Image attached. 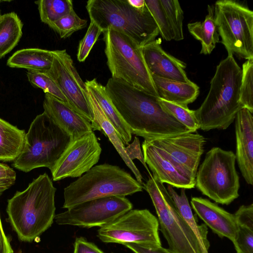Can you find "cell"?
<instances>
[{
  "mask_svg": "<svg viewBox=\"0 0 253 253\" xmlns=\"http://www.w3.org/2000/svg\"><path fill=\"white\" fill-rule=\"evenodd\" d=\"M105 87L131 134L153 140L192 132L162 108L158 97L112 77Z\"/></svg>",
  "mask_w": 253,
  "mask_h": 253,
  "instance_id": "obj_1",
  "label": "cell"
},
{
  "mask_svg": "<svg viewBox=\"0 0 253 253\" xmlns=\"http://www.w3.org/2000/svg\"><path fill=\"white\" fill-rule=\"evenodd\" d=\"M56 191L44 173L8 200V219L20 240L32 242L51 226L55 216Z\"/></svg>",
  "mask_w": 253,
  "mask_h": 253,
  "instance_id": "obj_2",
  "label": "cell"
},
{
  "mask_svg": "<svg viewBox=\"0 0 253 253\" xmlns=\"http://www.w3.org/2000/svg\"><path fill=\"white\" fill-rule=\"evenodd\" d=\"M242 69L233 55L228 54L217 66L209 93L195 110L200 128L204 131L226 129L243 109L240 102Z\"/></svg>",
  "mask_w": 253,
  "mask_h": 253,
  "instance_id": "obj_3",
  "label": "cell"
},
{
  "mask_svg": "<svg viewBox=\"0 0 253 253\" xmlns=\"http://www.w3.org/2000/svg\"><path fill=\"white\" fill-rule=\"evenodd\" d=\"M85 7L90 21L103 32L108 29L117 31L128 36L141 47L156 40L159 34L146 7L137 9L126 0H89Z\"/></svg>",
  "mask_w": 253,
  "mask_h": 253,
  "instance_id": "obj_4",
  "label": "cell"
},
{
  "mask_svg": "<svg viewBox=\"0 0 253 253\" xmlns=\"http://www.w3.org/2000/svg\"><path fill=\"white\" fill-rule=\"evenodd\" d=\"M143 186L117 166L96 165L64 189L62 208L69 209L90 200L124 196L141 192Z\"/></svg>",
  "mask_w": 253,
  "mask_h": 253,
  "instance_id": "obj_5",
  "label": "cell"
},
{
  "mask_svg": "<svg viewBox=\"0 0 253 253\" xmlns=\"http://www.w3.org/2000/svg\"><path fill=\"white\" fill-rule=\"evenodd\" d=\"M72 141L71 136L43 112L30 124L22 151L12 165L25 172L42 167L51 170Z\"/></svg>",
  "mask_w": 253,
  "mask_h": 253,
  "instance_id": "obj_6",
  "label": "cell"
},
{
  "mask_svg": "<svg viewBox=\"0 0 253 253\" xmlns=\"http://www.w3.org/2000/svg\"><path fill=\"white\" fill-rule=\"evenodd\" d=\"M107 64L112 78L158 97L142 47L126 35L111 29L103 32Z\"/></svg>",
  "mask_w": 253,
  "mask_h": 253,
  "instance_id": "obj_7",
  "label": "cell"
},
{
  "mask_svg": "<svg viewBox=\"0 0 253 253\" xmlns=\"http://www.w3.org/2000/svg\"><path fill=\"white\" fill-rule=\"evenodd\" d=\"M143 188L148 193L158 216L160 230L172 253H208L177 211L164 183L150 176Z\"/></svg>",
  "mask_w": 253,
  "mask_h": 253,
  "instance_id": "obj_8",
  "label": "cell"
},
{
  "mask_svg": "<svg viewBox=\"0 0 253 253\" xmlns=\"http://www.w3.org/2000/svg\"><path fill=\"white\" fill-rule=\"evenodd\" d=\"M235 154L213 147L206 154L196 175L195 186L215 203L228 205L239 196V176Z\"/></svg>",
  "mask_w": 253,
  "mask_h": 253,
  "instance_id": "obj_9",
  "label": "cell"
},
{
  "mask_svg": "<svg viewBox=\"0 0 253 253\" xmlns=\"http://www.w3.org/2000/svg\"><path fill=\"white\" fill-rule=\"evenodd\" d=\"M213 6L218 33L228 54L253 59V11L232 0H218Z\"/></svg>",
  "mask_w": 253,
  "mask_h": 253,
  "instance_id": "obj_10",
  "label": "cell"
},
{
  "mask_svg": "<svg viewBox=\"0 0 253 253\" xmlns=\"http://www.w3.org/2000/svg\"><path fill=\"white\" fill-rule=\"evenodd\" d=\"M157 218L149 210H130L100 227L97 237L106 243H132L147 247L161 246Z\"/></svg>",
  "mask_w": 253,
  "mask_h": 253,
  "instance_id": "obj_11",
  "label": "cell"
},
{
  "mask_svg": "<svg viewBox=\"0 0 253 253\" xmlns=\"http://www.w3.org/2000/svg\"><path fill=\"white\" fill-rule=\"evenodd\" d=\"M124 196H109L84 202L55 215L59 225L84 228L101 227L132 209Z\"/></svg>",
  "mask_w": 253,
  "mask_h": 253,
  "instance_id": "obj_12",
  "label": "cell"
},
{
  "mask_svg": "<svg viewBox=\"0 0 253 253\" xmlns=\"http://www.w3.org/2000/svg\"><path fill=\"white\" fill-rule=\"evenodd\" d=\"M54 58L46 71L66 97L68 105L90 123L94 120L87 89L66 49L52 50Z\"/></svg>",
  "mask_w": 253,
  "mask_h": 253,
  "instance_id": "obj_13",
  "label": "cell"
},
{
  "mask_svg": "<svg viewBox=\"0 0 253 253\" xmlns=\"http://www.w3.org/2000/svg\"><path fill=\"white\" fill-rule=\"evenodd\" d=\"M101 151L93 131L72 140L50 170L52 180L80 177L98 163Z\"/></svg>",
  "mask_w": 253,
  "mask_h": 253,
  "instance_id": "obj_14",
  "label": "cell"
},
{
  "mask_svg": "<svg viewBox=\"0 0 253 253\" xmlns=\"http://www.w3.org/2000/svg\"><path fill=\"white\" fill-rule=\"evenodd\" d=\"M142 148L145 163L152 171L153 177L163 183L178 188L186 189L195 187L196 177L172 161L150 140H144Z\"/></svg>",
  "mask_w": 253,
  "mask_h": 253,
  "instance_id": "obj_15",
  "label": "cell"
},
{
  "mask_svg": "<svg viewBox=\"0 0 253 253\" xmlns=\"http://www.w3.org/2000/svg\"><path fill=\"white\" fill-rule=\"evenodd\" d=\"M150 140L196 177L206 142L203 135L188 132Z\"/></svg>",
  "mask_w": 253,
  "mask_h": 253,
  "instance_id": "obj_16",
  "label": "cell"
},
{
  "mask_svg": "<svg viewBox=\"0 0 253 253\" xmlns=\"http://www.w3.org/2000/svg\"><path fill=\"white\" fill-rule=\"evenodd\" d=\"M160 39L142 47L143 57L152 76L188 83L186 64L169 54L161 46Z\"/></svg>",
  "mask_w": 253,
  "mask_h": 253,
  "instance_id": "obj_17",
  "label": "cell"
},
{
  "mask_svg": "<svg viewBox=\"0 0 253 253\" xmlns=\"http://www.w3.org/2000/svg\"><path fill=\"white\" fill-rule=\"evenodd\" d=\"M236 159L246 182L253 184V116L243 108L235 119Z\"/></svg>",
  "mask_w": 253,
  "mask_h": 253,
  "instance_id": "obj_18",
  "label": "cell"
},
{
  "mask_svg": "<svg viewBox=\"0 0 253 253\" xmlns=\"http://www.w3.org/2000/svg\"><path fill=\"white\" fill-rule=\"evenodd\" d=\"M44 112L72 140L93 131L91 123L67 104L46 93L43 102Z\"/></svg>",
  "mask_w": 253,
  "mask_h": 253,
  "instance_id": "obj_19",
  "label": "cell"
},
{
  "mask_svg": "<svg viewBox=\"0 0 253 253\" xmlns=\"http://www.w3.org/2000/svg\"><path fill=\"white\" fill-rule=\"evenodd\" d=\"M191 204L196 213L213 233L233 242L238 228L234 214L201 197H192Z\"/></svg>",
  "mask_w": 253,
  "mask_h": 253,
  "instance_id": "obj_20",
  "label": "cell"
},
{
  "mask_svg": "<svg viewBox=\"0 0 253 253\" xmlns=\"http://www.w3.org/2000/svg\"><path fill=\"white\" fill-rule=\"evenodd\" d=\"M87 89L89 103L94 116L93 122L91 123L93 131H101L107 136L124 162L135 175L136 180L143 185L142 176L133 161L129 159L126 153L125 146L116 130L106 116L92 94L87 88Z\"/></svg>",
  "mask_w": 253,
  "mask_h": 253,
  "instance_id": "obj_21",
  "label": "cell"
},
{
  "mask_svg": "<svg viewBox=\"0 0 253 253\" xmlns=\"http://www.w3.org/2000/svg\"><path fill=\"white\" fill-rule=\"evenodd\" d=\"M158 97L185 107L193 102L199 94V86L193 82H182L152 76Z\"/></svg>",
  "mask_w": 253,
  "mask_h": 253,
  "instance_id": "obj_22",
  "label": "cell"
},
{
  "mask_svg": "<svg viewBox=\"0 0 253 253\" xmlns=\"http://www.w3.org/2000/svg\"><path fill=\"white\" fill-rule=\"evenodd\" d=\"M84 83L86 88L95 97L106 116L115 127L124 145H128L132 138L130 130L111 101L105 86L98 82L95 78L86 80Z\"/></svg>",
  "mask_w": 253,
  "mask_h": 253,
  "instance_id": "obj_23",
  "label": "cell"
},
{
  "mask_svg": "<svg viewBox=\"0 0 253 253\" xmlns=\"http://www.w3.org/2000/svg\"><path fill=\"white\" fill-rule=\"evenodd\" d=\"M53 58L52 50L38 48H24L14 52L7 60V65L11 68L45 72L51 68Z\"/></svg>",
  "mask_w": 253,
  "mask_h": 253,
  "instance_id": "obj_24",
  "label": "cell"
},
{
  "mask_svg": "<svg viewBox=\"0 0 253 253\" xmlns=\"http://www.w3.org/2000/svg\"><path fill=\"white\" fill-rule=\"evenodd\" d=\"M25 131L0 118V161H14L20 155L25 141Z\"/></svg>",
  "mask_w": 253,
  "mask_h": 253,
  "instance_id": "obj_25",
  "label": "cell"
},
{
  "mask_svg": "<svg viewBox=\"0 0 253 253\" xmlns=\"http://www.w3.org/2000/svg\"><path fill=\"white\" fill-rule=\"evenodd\" d=\"M190 33L201 44V54H210L219 41L215 24L213 5L208 6V14L203 22L190 23L187 25Z\"/></svg>",
  "mask_w": 253,
  "mask_h": 253,
  "instance_id": "obj_26",
  "label": "cell"
},
{
  "mask_svg": "<svg viewBox=\"0 0 253 253\" xmlns=\"http://www.w3.org/2000/svg\"><path fill=\"white\" fill-rule=\"evenodd\" d=\"M167 189L179 214L195 233L206 251L208 252L210 242L207 238L208 233L207 226L205 224L200 225L198 224L197 220L194 216L186 196L185 189L182 188L179 195L170 185H167Z\"/></svg>",
  "mask_w": 253,
  "mask_h": 253,
  "instance_id": "obj_27",
  "label": "cell"
},
{
  "mask_svg": "<svg viewBox=\"0 0 253 253\" xmlns=\"http://www.w3.org/2000/svg\"><path fill=\"white\" fill-rule=\"evenodd\" d=\"M23 23L14 12L1 15L0 18V59L18 44L22 35Z\"/></svg>",
  "mask_w": 253,
  "mask_h": 253,
  "instance_id": "obj_28",
  "label": "cell"
},
{
  "mask_svg": "<svg viewBox=\"0 0 253 253\" xmlns=\"http://www.w3.org/2000/svg\"><path fill=\"white\" fill-rule=\"evenodd\" d=\"M35 3L38 5L41 21L47 25L74 9L72 0H40Z\"/></svg>",
  "mask_w": 253,
  "mask_h": 253,
  "instance_id": "obj_29",
  "label": "cell"
},
{
  "mask_svg": "<svg viewBox=\"0 0 253 253\" xmlns=\"http://www.w3.org/2000/svg\"><path fill=\"white\" fill-rule=\"evenodd\" d=\"M171 30L172 40H183V11L176 0H160Z\"/></svg>",
  "mask_w": 253,
  "mask_h": 253,
  "instance_id": "obj_30",
  "label": "cell"
},
{
  "mask_svg": "<svg viewBox=\"0 0 253 253\" xmlns=\"http://www.w3.org/2000/svg\"><path fill=\"white\" fill-rule=\"evenodd\" d=\"M159 102L166 111L174 117L192 132H195L200 128L195 117V110H190L188 107H185L160 98Z\"/></svg>",
  "mask_w": 253,
  "mask_h": 253,
  "instance_id": "obj_31",
  "label": "cell"
},
{
  "mask_svg": "<svg viewBox=\"0 0 253 253\" xmlns=\"http://www.w3.org/2000/svg\"><path fill=\"white\" fill-rule=\"evenodd\" d=\"M86 25L87 20L81 18L73 9L59 20L48 25V26L61 38L66 39L75 32L84 28Z\"/></svg>",
  "mask_w": 253,
  "mask_h": 253,
  "instance_id": "obj_32",
  "label": "cell"
},
{
  "mask_svg": "<svg viewBox=\"0 0 253 253\" xmlns=\"http://www.w3.org/2000/svg\"><path fill=\"white\" fill-rule=\"evenodd\" d=\"M240 99L243 108L253 113V59L242 65Z\"/></svg>",
  "mask_w": 253,
  "mask_h": 253,
  "instance_id": "obj_33",
  "label": "cell"
},
{
  "mask_svg": "<svg viewBox=\"0 0 253 253\" xmlns=\"http://www.w3.org/2000/svg\"><path fill=\"white\" fill-rule=\"evenodd\" d=\"M27 77L30 84L43 90L68 104L67 100L54 81L45 73L28 71Z\"/></svg>",
  "mask_w": 253,
  "mask_h": 253,
  "instance_id": "obj_34",
  "label": "cell"
},
{
  "mask_svg": "<svg viewBox=\"0 0 253 253\" xmlns=\"http://www.w3.org/2000/svg\"><path fill=\"white\" fill-rule=\"evenodd\" d=\"M146 8L158 27L159 34L167 41L172 40V34L160 0H145Z\"/></svg>",
  "mask_w": 253,
  "mask_h": 253,
  "instance_id": "obj_35",
  "label": "cell"
},
{
  "mask_svg": "<svg viewBox=\"0 0 253 253\" xmlns=\"http://www.w3.org/2000/svg\"><path fill=\"white\" fill-rule=\"evenodd\" d=\"M102 33L103 30L95 22L90 21L85 35L79 44L77 57L79 62L85 60Z\"/></svg>",
  "mask_w": 253,
  "mask_h": 253,
  "instance_id": "obj_36",
  "label": "cell"
},
{
  "mask_svg": "<svg viewBox=\"0 0 253 253\" xmlns=\"http://www.w3.org/2000/svg\"><path fill=\"white\" fill-rule=\"evenodd\" d=\"M235 240L232 242L237 253H253V230L238 226Z\"/></svg>",
  "mask_w": 253,
  "mask_h": 253,
  "instance_id": "obj_37",
  "label": "cell"
},
{
  "mask_svg": "<svg viewBox=\"0 0 253 253\" xmlns=\"http://www.w3.org/2000/svg\"><path fill=\"white\" fill-rule=\"evenodd\" d=\"M238 226L253 230V204L242 205L234 213Z\"/></svg>",
  "mask_w": 253,
  "mask_h": 253,
  "instance_id": "obj_38",
  "label": "cell"
},
{
  "mask_svg": "<svg viewBox=\"0 0 253 253\" xmlns=\"http://www.w3.org/2000/svg\"><path fill=\"white\" fill-rule=\"evenodd\" d=\"M16 173L7 165L0 163V196L10 188L16 180Z\"/></svg>",
  "mask_w": 253,
  "mask_h": 253,
  "instance_id": "obj_39",
  "label": "cell"
},
{
  "mask_svg": "<svg viewBox=\"0 0 253 253\" xmlns=\"http://www.w3.org/2000/svg\"><path fill=\"white\" fill-rule=\"evenodd\" d=\"M125 151L129 159L133 161L135 159L138 160L144 166L150 176H152L148 167L145 163L142 152L140 148L139 138L135 136L133 142L125 147Z\"/></svg>",
  "mask_w": 253,
  "mask_h": 253,
  "instance_id": "obj_40",
  "label": "cell"
},
{
  "mask_svg": "<svg viewBox=\"0 0 253 253\" xmlns=\"http://www.w3.org/2000/svg\"><path fill=\"white\" fill-rule=\"evenodd\" d=\"M73 253H105L94 243L88 241L85 238H76L74 244Z\"/></svg>",
  "mask_w": 253,
  "mask_h": 253,
  "instance_id": "obj_41",
  "label": "cell"
},
{
  "mask_svg": "<svg viewBox=\"0 0 253 253\" xmlns=\"http://www.w3.org/2000/svg\"><path fill=\"white\" fill-rule=\"evenodd\" d=\"M124 245L134 253H172L168 249L163 248L162 246L147 247L132 243H126Z\"/></svg>",
  "mask_w": 253,
  "mask_h": 253,
  "instance_id": "obj_42",
  "label": "cell"
},
{
  "mask_svg": "<svg viewBox=\"0 0 253 253\" xmlns=\"http://www.w3.org/2000/svg\"><path fill=\"white\" fill-rule=\"evenodd\" d=\"M0 253H13L8 238L2 228L0 217Z\"/></svg>",
  "mask_w": 253,
  "mask_h": 253,
  "instance_id": "obj_43",
  "label": "cell"
},
{
  "mask_svg": "<svg viewBox=\"0 0 253 253\" xmlns=\"http://www.w3.org/2000/svg\"><path fill=\"white\" fill-rule=\"evenodd\" d=\"M127 2L133 7L142 10L145 8V0H126Z\"/></svg>",
  "mask_w": 253,
  "mask_h": 253,
  "instance_id": "obj_44",
  "label": "cell"
},
{
  "mask_svg": "<svg viewBox=\"0 0 253 253\" xmlns=\"http://www.w3.org/2000/svg\"><path fill=\"white\" fill-rule=\"evenodd\" d=\"M2 0H0V2H2Z\"/></svg>",
  "mask_w": 253,
  "mask_h": 253,
  "instance_id": "obj_45",
  "label": "cell"
},
{
  "mask_svg": "<svg viewBox=\"0 0 253 253\" xmlns=\"http://www.w3.org/2000/svg\"><path fill=\"white\" fill-rule=\"evenodd\" d=\"M1 15L0 14V17H1Z\"/></svg>",
  "mask_w": 253,
  "mask_h": 253,
  "instance_id": "obj_46",
  "label": "cell"
},
{
  "mask_svg": "<svg viewBox=\"0 0 253 253\" xmlns=\"http://www.w3.org/2000/svg\"></svg>",
  "mask_w": 253,
  "mask_h": 253,
  "instance_id": "obj_47",
  "label": "cell"
}]
</instances>
